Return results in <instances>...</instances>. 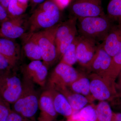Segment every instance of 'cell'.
<instances>
[{
  "label": "cell",
  "mask_w": 121,
  "mask_h": 121,
  "mask_svg": "<svg viewBox=\"0 0 121 121\" xmlns=\"http://www.w3.org/2000/svg\"><path fill=\"white\" fill-rule=\"evenodd\" d=\"M97 43L90 38L78 36L76 57L78 62L82 66L87 68L90 65L97 50Z\"/></svg>",
  "instance_id": "obj_10"
},
{
  "label": "cell",
  "mask_w": 121,
  "mask_h": 121,
  "mask_svg": "<svg viewBox=\"0 0 121 121\" xmlns=\"http://www.w3.org/2000/svg\"><path fill=\"white\" fill-rule=\"evenodd\" d=\"M27 7V4L21 3L18 0H11L7 11L9 17L15 18L24 15Z\"/></svg>",
  "instance_id": "obj_23"
},
{
  "label": "cell",
  "mask_w": 121,
  "mask_h": 121,
  "mask_svg": "<svg viewBox=\"0 0 121 121\" xmlns=\"http://www.w3.org/2000/svg\"><path fill=\"white\" fill-rule=\"evenodd\" d=\"M121 71V48L112 58V63L110 70V77L115 80Z\"/></svg>",
  "instance_id": "obj_25"
},
{
  "label": "cell",
  "mask_w": 121,
  "mask_h": 121,
  "mask_svg": "<svg viewBox=\"0 0 121 121\" xmlns=\"http://www.w3.org/2000/svg\"><path fill=\"white\" fill-rule=\"evenodd\" d=\"M69 6L72 14L77 19L105 15L102 0H72Z\"/></svg>",
  "instance_id": "obj_8"
},
{
  "label": "cell",
  "mask_w": 121,
  "mask_h": 121,
  "mask_svg": "<svg viewBox=\"0 0 121 121\" xmlns=\"http://www.w3.org/2000/svg\"><path fill=\"white\" fill-rule=\"evenodd\" d=\"M48 89L52 97L56 112L66 117L71 115L73 110L65 95L54 88L48 87Z\"/></svg>",
  "instance_id": "obj_16"
},
{
  "label": "cell",
  "mask_w": 121,
  "mask_h": 121,
  "mask_svg": "<svg viewBox=\"0 0 121 121\" xmlns=\"http://www.w3.org/2000/svg\"><path fill=\"white\" fill-rule=\"evenodd\" d=\"M112 121H121V113L114 114L113 117Z\"/></svg>",
  "instance_id": "obj_36"
},
{
  "label": "cell",
  "mask_w": 121,
  "mask_h": 121,
  "mask_svg": "<svg viewBox=\"0 0 121 121\" xmlns=\"http://www.w3.org/2000/svg\"><path fill=\"white\" fill-rule=\"evenodd\" d=\"M39 106L43 112L50 117H54L56 114L52 97L48 89L42 92L39 97Z\"/></svg>",
  "instance_id": "obj_20"
},
{
  "label": "cell",
  "mask_w": 121,
  "mask_h": 121,
  "mask_svg": "<svg viewBox=\"0 0 121 121\" xmlns=\"http://www.w3.org/2000/svg\"><path fill=\"white\" fill-rule=\"evenodd\" d=\"M13 66L4 56L0 54V74L5 73L12 71Z\"/></svg>",
  "instance_id": "obj_28"
},
{
  "label": "cell",
  "mask_w": 121,
  "mask_h": 121,
  "mask_svg": "<svg viewBox=\"0 0 121 121\" xmlns=\"http://www.w3.org/2000/svg\"><path fill=\"white\" fill-rule=\"evenodd\" d=\"M26 56L31 61L42 60L41 50L32 33H25L22 37Z\"/></svg>",
  "instance_id": "obj_15"
},
{
  "label": "cell",
  "mask_w": 121,
  "mask_h": 121,
  "mask_svg": "<svg viewBox=\"0 0 121 121\" xmlns=\"http://www.w3.org/2000/svg\"><path fill=\"white\" fill-rule=\"evenodd\" d=\"M22 89V80L12 71L0 74V97L9 104H13L18 99Z\"/></svg>",
  "instance_id": "obj_5"
},
{
  "label": "cell",
  "mask_w": 121,
  "mask_h": 121,
  "mask_svg": "<svg viewBox=\"0 0 121 121\" xmlns=\"http://www.w3.org/2000/svg\"><path fill=\"white\" fill-rule=\"evenodd\" d=\"M56 90L65 95L74 111H79L88 103L92 102L86 97L80 94L74 93L68 87H63Z\"/></svg>",
  "instance_id": "obj_17"
},
{
  "label": "cell",
  "mask_w": 121,
  "mask_h": 121,
  "mask_svg": "<svg viewBox=\"0 0 121 121\" xmlns=\"http://www.w3.org/2000/svg\"><path fill=\"white\" fill-rule=\"evenodd\" d=\"M28 20L24 14L9 18L1 24L0 37L13 40L22 37L28 28Z\"/></svg>",
  "instance_id": "obj_9"
},
{
  "label": "cell",
  "mask_w": 121,
  "mask_h": 121,
  "mask_svg": "<svg viewBox=\"0 0 121 121\" xmlns=\"http://www.w3.org/2000/svg\"></svg>",
  "instance_id": "obj_39"
},
{
  "label": "cell",
  "mask_w": 121,
  "mask_h": 121,
  "mask_svg": "<svg viewBox=\"0 0 121 121\" xmlns=\"http://www.w3.org/2000/svg\"><path fill=\"white\" fill-rule=\"evenodd\" d=\"M0 54L15 67L21 57L20 45L14 40L0 37Z\"/></svg>",
  "instance_id": "obj_14"
},
{
  "label": "cell",
  "mask_w": 121,
  "mask_h": 121,
  "mask_svg": "<svg viewBox=\"0 0 121 121\" xmlns=\"http://www.w3.org/2000/svg\"><path fill=\"white\" fill-rule=\"evenodd\" d=\"M7 11L0 4V24L9 19Z\"/></svg>",
  "instance_id": "obj_31"
},
{
  "label": "cell",
  "mask_w": 121,
  "mask_h": 121,
  "mask_svg": "<svg viewBox=\"0 0 121 121\" xmlns=\"http://www.w3.org/2000/svg\"><path fill=\"white\" fill-rule=\"evenodd\" d=\"M23 89L21 95L13 103V108L17 112L26 117L34 116L39 107V97L35 89V83L23 78Z\"/></svg>",
  "instance_id": "obj_3"
},
{
  "label": "cell",
  "mask_w": 121,
  "mask_h": 121,
  "mask_svg": "<svg viewBox=\"0 0 121 121\" xmlns=\"http://www.w3.org/2000/svg\"><path fill=\"white\" fill-rule=\"evenodd\" d=\"M57 5L60 11L63 10L71 3L72 0H51Z\"/></svg>",
  "instance_id": "obj_30"
},
{
  "label": "cell",
  "mask_w": 121,
  "mask_h": 121,
  "mask_svg": "<svg viewBox=\"0 0 121 121\" xmlns=\"http://www.w3.org/2000/svg\"><path fill=\"white\" fill-rule=\"evenodd\" d=\"M23 78L39 85L45 86L48 75V68L40 60L31 61L27 65L22 67Z\"/></svg>",
  "instance_id": "obj_11"
},
{
  "label": "cell",
  "mask_w": 121,
  "mask_h": 121,
  "mask_svg": "<svg viewBox=\"0 0 121 121\" xmlns=\"http://www.w3.org/2000/svg\"><path fill=\"white\" fill-rule=\"evenodd\" d=\"M5 121H22V117L16 112L9 113Z\"/></svg>",
  "instance_id": "obj_32"
},
{
  "label": "cell",
  "mask_w": 121,
  "mask_h": 121,
  "mask_svg": "<svg viewBox=\"0 0 121 121\" xmlns=\"http://www.w3.org/2000/svg\"><path fill=\"white\" fill-rule=\"evenodd\" d=\"M59 25L58 24L53 27L32 33L41 50L43 62L48 68L59 59L55 36Z\"/></svg>",
  "instance_id": "obj_4"
},
{
  "label": "cell",
  "mask_w": 121,
  "mask_h": 121,
  "mask_svg": "<svg viewBox=\"0 0 121 121\" xmlns=\"http://www.w3.org/2000/svg\"><path fill=\"white\" fill-rule=\"evenodd\" d=\"M77 30L71 33L60 42L57 48L59 59H61L63 55L77 36Z\"/></svg>",
  "instance_id": "obj_26"
},
{
  "label": "cell",
  "mask_w": 121,
  "mask_h": 121,
  "mask_svg": "<svg viewBox=\"0 0 121 121\" xmlns=\"http://www.w3.org/2000/svg\"><path fill=\"white\" fill-rule=\"evenodd\" d=\"M77 20L73 17L62 24H60L56 34L55 43L57 48L60 42L73 32L77 30Z\"/></svg>",
  "instance_id": "obj_19"
},
{
  "label": "cell",
  "mask_w": 121,
  "mask_h": 121,
  "mask_svg": "<svg viewBox=\"0 0 121 121\" xmlns=\"http://www.w3.org/2000/svg\"><path fill=\"white\" fill-rule=\"evenodd\" d=\"M31 3L33 5H36L38 4H40L41 3L44 2L45 0H30Z\"/></svg>",
  "instance_id": "obj_37"
},
{
  "label": "cell",
  "mask_w": 121,
  "mask_h": 121,
  "mask_svg": "<svg viewBox=\"0 0 121 121\" xmlns=\"http://www.w3.org/2000/svg\"><path fill=\"white\" fill-rule=\"evenodd\" d=\"M106 52L113 57L121 48V23L114 24L102 43Z\"/></svg>",
  "instance_id": "obj_13"
},
{
  "label": "cell",
  "mask_w": 121,
  "mask_h": 121,
  "mask_svg": "<svg viewBox=\"0 0 121 121\" xmlns=\"http://www.w3.org/2000/svg\"><path fill=\"white\" fill-rule=\"evenodd\" d=\"M78 42V36L76 37L73 43L70 45L63 55L60 62L72 66L77 61L76 48Z\"/></svg>",
  "instance_id": "obj_24"
},
{
  "label": "cell",
  "mask_w": 121,
  "mask_h": 121,
  "mask_svg": "<svg viewBox=\"0 0 121 121\" xmlns=\"http://www.w3.org/2000/svg\"><path fill=\"white\" fill-rule=\"evenodd\" d=\"M119 79L117 83H115L116 90H117V97L121 96V71L119 73Z\"/></svg>",
  "instance_id": "obj_34"
},
{
  "label": "cell",
  "mask_w": 121,
  "mask_h": 121,
  "mask_svg": "<svg viewBox=\"0 0 121 121\" xmlns=\"http://www.w3.org/2000/svg\"><path fill=\"white\" fill-rule=\"evenodd\" d=\"M79 113L89 121H96L98 120L95 107L92 105H89L78 111Z\"/></svg>",
  "instance_id": "obj_27"
},
{
  "label": "cell",
  "mask_w": 121,
  "mask_h": 121,
  "mask_svg": "<svg viewBox=\"0 0 121 121\" xmlns=\"http://www.w3.org/2000/svg\"><path fill=\"white\" fill-rule=\"evenodd\" d=\"M20 2L25 4H28V2L29 0H18Z\"/></svg>",
  "instance_id": "obj_38"
},
{
  "label": "cell",
  "mask_w": 121,
  "mask_h": 121,
  "mask_svg": "<svg viewBox=\"0 0 121 121\" xmlns=\"http://www.w3.org/2000/svg\"><path fill=\"white\" fill-rule=\"evenodd\" d=\"M82 75L72 66L60 62L50 75L48 87L56 90L68 87Z\"/></svg>",
  "instance_id": "obj_7"
},
{
  "label": "cell",
  "mask_w": 121,
  "mask_h": 121,
  "mask_svg": "<svg viewBox=\"0 0 121 121\" xmlns=\"http://www.w3.org/2000/svg\"><path fill=\"white\" fill-rule=\"evenodd\" d=\"M99 121H112L114 114L110 105L106 101H100L95 107Z\"/></svg>",
  "instance_id": "obj_22"
},
{
  "label": "cell",
  "mask_w": 121,
  "mask_h": 121,
  "mask_svg": "<svg viewBox=\"0 0 121 121\" xmlns=\"http://www.w3.org/2000/svg\"><path fill=\"white\" fill-rule=\"evenodd\" d=\"M113 25L106 15L79 18L77 21L80 35L92 39L96 42L103 41Z\"/></svg>",
  "instance_id": "obj_2"
},
{
  "label": "cell",
  "mask_w": 121,
  "mask_h": 121,
  "mask_svg": "<svg viewBox=\"0 0 121 121\" xmlns=\"http://www.w3.org/2000/svg\"><path fill=\"white\" fill-rule=\"evenodd\" d=\"M11 0H0V4L2 5V7L4 8L7 11L9 4Z\"/></svg>",
  "instance_id": "obj_35"
},
{
  "label": "cell",
  "mask_w": 121,
  "mask_h": 121,
  "mask_svg": "<svg viewBox=\"0 0 121 121\" xmlns=\"http://www.w3.org/2000/svg\"><path fill=\"white\" fill-rule=\"evenodd\" d=\"M68 87L74 93L84 95L91 102L94 99L91 94L90 79L82 75Z\"/></svg>",
  "instance_id": "obj_18"
},
{
  "label": "cell",
  "mask_w": 121,
  "mask_h": 121,
  "mask_svg": "<svg viewBox=\"0 0 121 121\" xmlns=\"http://www.w3.org/2000/svg\"><path fill=\"white\" fill-rule=\"evenodd\" d=\"M9 104L0 97V121H5L9 114Z\"/></svg>",
  "instance_id": "obj_29"
},
{
  "label": "cell",
  "mask_w": 121,
  "mask_h": 121,
  "mask_svg": "<svg viewBox=\"0 0 121 121\" xmlns=\"http://www.w3.org/2000/svg\"><path fill=\"white\" fill-rule=\"evenodd\" d=\"M112 58L103 48L101 44H99L94 58L87 68L92 72L91 73L111 79L110 77V70Z\"/></svg>",
  "instance_id": "obj_12"
},
{
  "label": "cell",
  "mask_w": 121,
  "mask_h": 121,
  "mask_svg": "<svg viewBox=\"0 0 121 121\" xmlns=\"http://www.w3.org/2000/svg\"><path fill=\"white\" fill-rule=\"evenodd\" d=\"M90 92L94 99L110 101L117 97L115 81L94 73L89 76Z\"/></svg>",
  "instance_id": "obj_6"
},
{
  "label": "cell",
  "mask_w": 121,
  "mask_h": 121,
  "mask_svg": "<svg viewBox=\"0 0 121 121\" xmlns=\"http://www.w3.org/2000/svg\"><path fill=\"white\" fill-rule=\"evenodd\" d=\"M60 11L51 0L41 3L28 19L29 32H36L56 25L60 19Z\"/></svg>",
  "instance_id": "obj_1"
},
{
  "label": "cell",
  "mask_w": 121,
  "mask_h": 121,
  "mask_svg": "<svg viewBox=\"0 0 121 121\" xmlns=\"http://www.w3.org/2000/svg\"><path fill=\"white\" fill-rule=\"evenodd\" d=\"M72 118L74 121H89L82 117L78 111H75L72 115Z\"/></svg>",
  "instance_id": "obj_33"
},
{
  "label": "cell",
  "mask_w": 121,
  "mask_h": 121,
  "mask_svg": "<svg viewBox=\"0 0 121 121\" xmlns=\"http://www.w3.org/2000/svg\"><path fill=\"white\" fill-rule=\"evenodd\" d=\"M107 11V16L113 23H121V0H110Z\"/></svg>",
  "instance_id": "obj_21"
}]
</instances>
